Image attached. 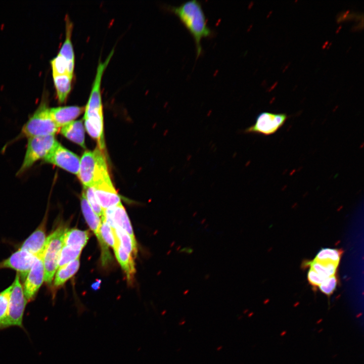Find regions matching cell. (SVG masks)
Returning <instances> with one entry per match:
<instances>
[{"label": "cell", "instance_id": "cell-32", "mask_svg": "<svg viewBox=\"0 0 364 364\" xmlns=\"http://www.w3.org/2000/svg\"><path fill=\"white\" fill-rule=\"evenodd\" d=\"M179 252H185L187 254H191L193 252V249L191 247H185L181 249Z\"/></svg>", "mask_w": 364, "mask_h": 364}, {"label": "cell", "instance_id": "cell-14", "mask_svg": "<svg viewBox=\"0 0 364 364\" xmlns=\"http://www.w3.org/2000/svg\"><path fill=\"white\" fill-rule=\"evenodd\" d=\"M46 217L37 229L23 242L20 250L26 251L36 257L42 255L47 237L46 233Z\"/></svg>", "mask_w": 364, "mask_h": 364}, {"label": "cell", "instance_id": "cell-11", "mask_svg": "<svg viewBox=\"0 0 364 364\" xmlns=\"http://www.w3.org/2000/svg\"><path fill=\"white\" fill-rule=\"evenodd\" d=\"M37 257L24 250L19 249L9 258L0 262V269L11 268L17 271L24 282Z\"/></svg>", "mask_w": 364, "mask_h": 364}, {"label": "cell", "instance_id": "cell-19", "mask_svg": "<svg viewBox=\"0 0 364 364\" xmlns=\"http://www.w3.org/2000/svg\"><path fill=\"white\" fill-rule=\"evenodd\" d=\"M80 257L59 268L54 279V286L58 288L73 277L77 271L80 265Z\"/></svg>", "mask_w": 364, "mask_h": 364}, {"label": "cell", "instance_id": "cell-5", "mask_svg": "<svg viewBox=\"0 0 364 364\" xmlns=\"http://www.w3.org/2000/svg\"><path fill=\"white\" fill-rule=\"evenodd\" d=\"M28 139L24 159L17 175H22L36 162L40 159L43 160L58 143L55 135Z\"/></svg>", "mask_w": 364, "mask_h": 364}, {"label": "cell", "instance_id": "cell-15", "mask_svg": "<svg viewBox=\"0 0 364 364\" xmlns=\"http://www.w3.org/2000/svg\"><path fill=\"white\" fill-rule=\"evenodd\" d=\"M84 109V107L77 106H61L50 108V112L54 121L60 128L73 121Z\"/></svg>", "mask_w": 364, "mask_h": 364}, {"label": "cell", "instance_id": "cell-7", "mask_svg": "<svg viewBox=\"0 0 364 364\" xmlns=\"http://www.w3.org/2000/svg\"><path fill=\"white\" fill-rule=\"evenodd\" d=\"M288 116L285 113L262 112L256 117L255 123L246 128V133L270 135L275 133L285 124Z\"/></svg>", "mask_w": 364, "mask_h": 364}, {"label": "cell", "instance_id": "cell-23", "mask_svg": "<svg viewBox=\"0 0 364 364\" xmlns=\"http://www.w3.org/2000/svg\"><path fill=\"white\" fill-rule=\"evenodd\" d=\"M53 74L61 75L68 74L73 76L74 65L70 64L66 60L59 54L51 61Z\"/></svg>", "mask_w": 364, "mask_h": 364}, {"label": "cell", "instance_id": "cell-8", "mask_svg": "<svg viewBox=\"0 0 364 364\" xmlns=\"http://www.w3.org/2000/svg\"><path fill=\"white\" fill-rule=\"evenodd\" d=\"M43 161L77 175L80 159L75 154L62 146L59 142Z\"/></svg>", "mask_w": 364, "mask_h": 364}, {"label": "cell", "instance_id": "cell-10", "mask_svg": "<svg viewBox=\"0 0 364 364\" xmlns=\"http://www.w3.org/2000/svg\"><path fill=\"white\" fill-rule=\"evenodd\" d=\"M44 281V269L42 255L37 257L24 282V296L28 301L32 300Z\"/></svg>", "mask_w": 364, "mask_h": 364}, {"label": "cell", "instance_id": "cell-13", "mask_svg": "<svg viewBox=\"0 0 364 364\" xmlns=\"http://www.w3.org/2000/svg\"><path fill=\"white\" fill-rule=\"evenodd\" d=\"M101 220L107 222L112 228L117 226L123 229L136 242L130 220L121 203L104 210Z\"/></svg>", "mask_w": 364, "mask_h": 364}, {"label": "cell", "instance_id": "cell-26", "mask_svg": "<svg viewBox=\"0 0 364 364\" xmlns=\"http://www.w3.org/2000/svg\"><path fill=\"white\" fill-rule=\"evenodd\" d=\"M309 264L311 268L324 278L335 276L338 265L333 263H323L314 260Z\"/></svg>", "mask_w": 364, "mask_h": 364}, {"label": "cell", "instance_id": "cell-28", "mask_svg": "<svg viewBox=\"0 0 364 364\" xmlns=\"http://www.w3.org/2000/svg\"><path fill=\"white\" fill-rule=\"evenodd\" d=\"M101 234L104 242L113 249L115 245V236L113 229L104 220H101Z\"/></svg>", "mask_w": 364, "mask_h": 364}, {"label": "cell", "instance_id": "cell-3", "mask_svg": "<svg viewBox=\"0 0 364 364\" xmlns=\"http://www.w3.org/2000/svg\"><path fill=\"white\" fill-rule=\"evenodd\" d=\"M67 229L60 226L52 232L46 239L42 252L44 269V282L48 285L52 283L58 268L60 254L63 246V238Z\"/></svg>", "mask_w": 364, "mask_h": 364}, {"label": "cell", "instance_id": "cell-2", "mask_svg": "<svg viewBox=\"0 0 364 364\" xmlns=\"http://www.w3.org/2000/svg\"><path fill=\"white\" fill-rule=\"evenodd\" d=\"M59 129L51 117L44 96L36 110L23 125L21 134L27 138L55 135Z\"/></svg>", "mask_w": 364, "mask_h": 364}, {"label": "cell", "instance_id": "cell-18", "mask_svg": "<svg viewBox=\"0 0 364 364\" xmlns=\"http://www.w3.org/2000/svg\"><path fill=\"white\" fill-rule=\"evenodd\" d=\"M89 239V232L76 229L66 230L63 238V246L83 248Z\"/></svg>", "mask_w": 364, "mask_h": 364}, {"label": "cell", "instance_id": "cell-17", "mask_svg": "<svg viewBox=\"0 0 364 364\" xmlns=\"http://www.w3.org/2000/svg\"><path fill=\"white\" fill-rule=\"evenodd\" d=\"M61 134L70 141L85 148L84 128L81 120L73 121L61 127Z\"/></svg>", "mask_w": 364, "mask_h": 364}, {"label": "cell", "instance_id": "cell-21", "mask_svg": "<svg viewBox=\"0 0 364 364\" xmlns=\"http://www.w3.org/2000/svg\"><path fill=\"white\" fill-rule=\"evenodd\" d=\"M65 22L66 38L58 54L65 58L70 64L74 65V54L71 39L73 24L67 15L66 16Z\"/></svg>", "mask_w": 364, "mask_h": 364}, {"label": "cell", "instance_id": "cell-12", "mask_svg": "<svg viewBox=\"0 0 364 364\" xmlns=\"http://www.w3.org/2000/svg\"><path fill=\"white\" fill-rule=\"evenodd\" d=\"M102 150L97 147L93 151L84 152L81 159L77 176L83 187H93L98 158Z\"/></svg>", "mask_w": 364, "mask_h": 364}, {"label": "cell", "instance_id": "cell-29", "mask_svg": "<svg viewBox=\"0 0 364 364\" xmlns=\"http://www.w3.org/2000/svg\"><path fill=\"white\" fill-rule=\"evenodd\" d=\"M12 289V285H11L0 292V321L7 314Z\"/></svg>", "mask_w": 364, "mask_h": 364}, {"label": "cell", "instance_id": "cell-1", "mask_svg": "<svg viewBox=\"0 0 364 364\" xmlns=\"http://www.w3.org/2000/svg\"><path fill=\"white\" fill-rule=\"evenodd\" d=\"M179 20L193 37L195 43L197 57L202 53L201 40L212 34L207 23L206 16L201 4L196 0L187 1L178 6L169 8Z\"/></svg>", "mask_w": 364, "mask_h": 364}, {"label": "cell", "instance_id": "cell-9", "mask_svg": "<svg viewBox=\"0 0 364 364\" xmlns=\"http://www.w3.org/2000/svg\"><path fill=\"white\" fill-rule=\"evenodd\" d=\"M81 207L83 215L90 229L96 235L101 248V260L103 265H106L111 259L108 246L104 242L101 234L102 221L94 211L82 192Z\"/></svg>", "mask_w": 364, "mask_h": 364}, {"label": "cell", "instance_id": "cell-4", "mask_svg": "<svg viewBox=\"0 0 364 364\" xmlns=\"http://www.w3.org/2000/svg\"><path fill=\"white\" fill-rule=\"evenodd\" d=\"M12 285L8 313L6 316L0 321V330L12 326L23 328V318L27 301L17 273Z\"/></svg>", "mask_w": 364, "mask_h": 364}, {"label": "cell", "instance_id": "cell-30", "mask_svg": "<svg viewBox=\"0 0 364 364\" xmlns=\"http://www.w3.org/2000/svg\"><path fill=\"white\" fill-rule=\"evenodd\" d=\"M337 279L335 276L324 279L319 285L320 290L327 295H331L336 289Z\"/></svg>", "mask_w": 364, "mask_h": 364}, {"label": "cell", "instance_id": "cell-6", "mask_svg": "<svg viewBox=\"0 0 364 364\" xmlns=\"http://www.w3.org/2000/svg\"><path fill=\"white\" fill-rule=\"evenodd\" d=\"M93 187L103 210L121 203L120 197L112 184L107 167L101 169L96 173Z\"/></svg>", "mask_w": 364, "mask_h": 364}, {"label": "cell", "instance_id": "cell-22", "mask_svg": "<svg viewBox=\"0 0 364 364\" xmlns=\"http://www.w3.org/2000/svg\"><path fill=\"white\" fill-rule=\"evenodd\" d=\"M112 229L120 245L133 257L136 256L138 252L136 242L133 241L128 233L120 228L116 226Z\"/></svg>", "mask_w": 364, "mask_h": 364}, {"label": "cell", "instance_id": "cell-24", "mask_svg": "<svg viewBox=\"0 0 364 364\" xmlns=\"http://www.w3.org/2000/svg\"><path fill=\"white\" fill-rule=\"evenodd\" d=\"M82 249L79 247L63 246L60 254L58 269L79 257Z\"/></svg>", "mask_w": 364, "mask_h": 364}, {"label": "cell", "instance_id": "cell-20", "mask_svg": "<svg viewBox=\"0 0 364 364\" xmlns=\"http://www.w3.org/2000/svg\"><path fill=\"white\" fill-rule=\"evenodd\" d=\"M53 77L56 89L57 99L60 103H63L66 100L71 90L73 76L68 74H53Z\"/></svg>", "mask_w": 364, "mask_h": 364}, {"label": "cell", "instance_id": "cell-16", "mask_svg": "<svg viewBox=\"0 0 364 364\" xmlns=\"http://www.w3.org/2000/svg\"><path fill=\"white\" fill-rule=\"evenodd\" d=\"M113 250L118 262L126 274L127 281L131 282L135 272L133 256L120 245L116 236Z\"/></svg>", "mask_w": 364, "mask_h": 364}, {"label": "cell", "instance_id": "cell-25", "mask_svg": "<svg viewBox=\"0 0 364 364\" xmlns=\"http://www.w3.org/2000/svg\"><path fill=\"white\" fill-rule=\"evenodd\" d=\"M342 252L339 250L324 248L317 254L314 260L323 263H333L338 265Z\"/></svg>", "mask_w": 364, "mask_h": 364}, {"label": "cell", "instance_id": "cell-31", "mask_svg": "<svg viewBox=\"0 0 364 364\" xmlns=\"http://www.w3.org/2000/svg\"><path fill=\"white\" fill-rule=\"evenodd\" d=\"M307 278L308 281L313 286H318L323 282L325 279L312 268H310L308 272Z\"/></svg>", "mask_w": 364, "mask_h": 364}, {"label": "cell", "instance_id": "cell-27", "mask_svg": "<svg viewBox=\"0 0 364 364\" xmlns=\"http://www.w3.org/2000/svg\"><path fill=\"white\" fill-rule=\"evenodd\" d=\"M82 192L94 211L99 217H102L103 214V210L98 202L93 187H83Z\"/></svg>", "mask_w": 364, "mask_h": 364}]
</instances>
